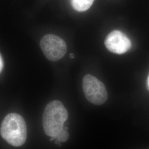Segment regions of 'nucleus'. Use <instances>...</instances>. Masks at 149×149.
I'll return each mask as SVG.
<instances>
[{
    "label": "nucleus",
    "mask_w": 149,
    "mask_h": 149,
    "mask_svg": "<svg viewBox=\"0 0 149 149\" xmlns=\"http://www.w3.org/2000/svg\"><path fill=\"white\" fill-rule=\"evenodd\" d=\"M0 134L11 145L19 147L24 144L27 139V126L23 118L17 113H10L2 120Z\"/></svg>",
    "instance_id": "obj_1"
},
{
    "label": "nucleus",
    "mask_w": 149,
    "mask_h": 149,
    "mask_svg": "<svg viewBox=\"0 0 149 149\" xmlns=\"http://www.w3.org/2000/svg\"><path fill=\"white\" fill-rule=\"evenodd\" d=\"M68 118V112L59 101H53L45 107L43 116V127L45 134L56 139Z\"/></svg>",
    "instance_id": "obj_2"
},
{
    "label": "nucleus",
    "mask_w": 149,
    "mask_h": 149,
    "mask_svg": "<svg viewBox=\"0 0 149 149\" xmlns=\"http://www.w3.org/2000/svg\"><path fill=\"white\" fill-rule=\"evenodd\" d=\"M83 90L86 99L95 105H102L107 101L108 93L104 85L95 76L86 74L83 79Z\"/></svg>",
    "instance_id": "obj_3"
},
{
    "label": "nucleus",
    "mask_w": 149,
    "mask_h": 149,
    "mask_svg": "<svg viewBox=\"0 0 149 149\" xmlns=\"http://www.w3.org/2000/svg\"><path fill=\"white\" fill-rule=\"evenodd\" d=\"M40 46L45 57L52 61L61 59L67 52V45L64 40L51 34L42 38Z\"/></svg>",
    "instance_id": "obj_4"
},
{
    "label": "nucleus",
    "mask_w": 149,
    "mask_h": 149,
    "mask_svg": "<svg viewBox=\"0 0 149 149\" xmlns=\"http://www.w3.org/2000/svg\"><path fill=\"white\" fill-rule=\"evenodd\" d=\"M104 44L109 52L117 54L125 53L132 47L130 40L124 33L119 30L111 32L107 36Z\"/></svg>",
    "instance_id": "obj_5"
},
{
    "label": "nucleus",
    "mask_w": 149,
    "mask_h": 149,
    "mask_svg": "<svg viewBox=\"0 0 149 149\" xmlns=\"http://www.w3.org/2000/svg\"><path fill=\"white\" fill-rule=\"evenodd\" d=\"M95 0H71V4L76 11L85 12L92 5Z\"/></svg>",
    "instance_id": "obj_6"
},
{
    "label": "nucleus",
    "mask_w": 149,
    "mask_h": 149,
    "mask_svg": "<svg viewBox=\"0 0 149 149\" xmlns=\"http://www.w3.org/2000/svg\"><path fill=\"white\" fill-rule=\"evenodd\" d=\"M68 128H64L59 133L58 136L56 138V140H59L60 142H65L69 138V134L68 133Z\"/></svg>",
    "instance_id": "obj_7"
},
{
    "label": "nucleus",
    "mask_w": 149,
    "mask_h": 149,
    "mask_svg": "<svg viewBox=\"0 0 149 149\" xmlns=\"http://www.w3.org/2000/svg\"><path fill=\"white\" fill-rule=\"evenodd\" d=\"M3 59L0 55V72H1L2 70L3 69Z\"/></svg>",
    "instance_id": "obj_8"
},
{
    "label": "nucleus",
    "mask_w": 149,
    "mask_h": 149,
    "mask_svg": "<svg viewBox=\"0 0 149 149\" xmlns=\"http://www.w3.org/2000/svg\"><path fill=\"white\" fill-rule=\"evenodd\" d=\"M146 87H147L148 90L149 91V75L148 77L147 81H146Z\"/></svg>",
    "instance_id": "obj_9"
},
{
    "label": "nucleus",
    "mask_w": 149,
    "mask_h": 149,
    "mask_svg": "<svg viewBox=\"0 0 149 149\" xmlns=\"http://www.w3.org/2000/svg\"><path fill=\"white\" fill-rule=\"evenodd\" d=\"M70 58H71V59H74V54H70Z\"/></svg>",
    "instance_id": "obj_10"
}]
</instances>
